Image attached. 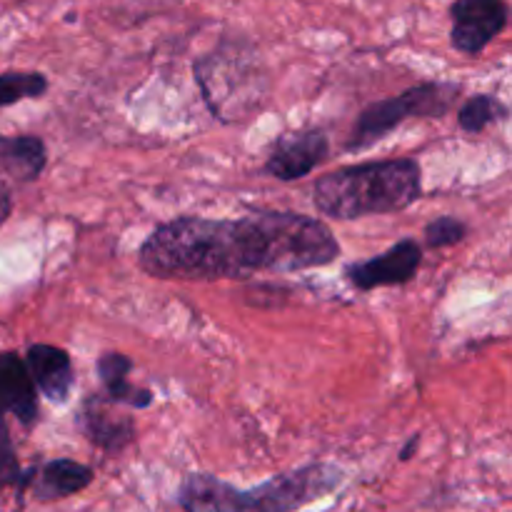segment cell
I'll return each mask as SVG.
<instances>
[{"label": "cell", "instance_id": "11", "mask_svg": "<svg viewBox=\"0 0 512 512\" xmlns=\"http://www.w3.org/2000/svg\"><path fill=\"white\" fill-rule=\"evenodd\" d=\"M23 360L30 378H33L35 390H40L43 398H48L55 405L68 403L70 390L75 385V373L70 355L63 348L45 343L30 345Z\"/></svg>", "mask_w": 512, "mask_h": 512}, {"label": "cell", "instance_id": "7", "mask_svg": "<svg viewBox=\"0 0 512 512\" xmlns=\"http://www.w3.org/2000/svg\"><path fill=\"white\" fill-rule=\"evenodd\" d=\"M420 263H423V248L413 238H403L393 248L380 253L378 258L345 265L343 275L353 288L368 293V290L385 288V285L410 283L418 273Z\"/></svg>", "mask_w": 512, "mask_h": 512}, {"label": "cell", "instance_id": "2", "mask_svg": "<svg viewBox=\"0 0 512 512\" xmlns=\"http://www.w3.org/2000/svg\"><path fill=\"white\" fill-rule=\"evenodd\" d=\"M343 478L338 465L308 463L240 490L210 473H190L178 488V505L185 512H298L338 490Z\"/></svg>", "mask_w": 512, "mask_h": 512}, {"label": "cell", "instance_id": "6", "mask_svg": "<svg viewBox=\"0 0 512 512\" xmlns=\"http://www.w3.org/2000/svg\"><path fill=\"white\" fill-rule=\"evenodd\" d=\"M450 18H453V30H450L453 48L465 55H478L508 25V3L505 0H455L450 5Z\"/></svg>", "mask_w": 512, "mask_h": 512}, {"label": "cell", "instance_id": "14", "mask_svg": "<svg viewBox=\"0 0 512 512\" xmlns=\"http://www.w3.org/2000/svg\"><path fill=\"white\" fill-rule=\"evenodd\" d=\"M48 165V148L38 135L0 133V173L18 183H30Z\"/></svg>", "mask_w": 512, "mask_h": 512}, {"label": "cell", "instance_id": "1", "mask_svg": "<svg viewBox=\"0 0 512 512\" xmlns=\"http://www.w3.org/2000/svg\"><path fill=\"white\" fill-rule=\"evenodd\" d=\"M338 255L340 243L323 220L260 210L238 220L185 215L163 223L140 245L138 263L160 280H238L323 268Z\"/></svg>", "mask_w": 512, "mask_h": 512}, {"label": "cell", "instance_id": "8", "mask_svg": "<svg viewBox=\"0 0 512 512\" xmlns=\"http://www.w3.org/2000/svg\"><path fill=\"white\" fill-rule=\"evenodd\" d=\"M330 158V140L325 130L308 128L298 133H285L275 140L263 170L275 180H300L313 173L320 163Z\"/></svg>", "mask_w": 512, "mask_h": 512}, {"label": "cell", "instance_id": "15", "mask_svg": "<svg viewBox=\"0 0 512 512\" xmlns=\"http://www.w3.org/2000/svg\"><path fill=\"white\" fill-rule=\"evenodd\" d=\"M510 110L498 95L480 93L473 95L470 100H465L463 108L458 110V125L465 130V133L475 135L483 133L490 123H503L508 120Z\"/></svg>", "mask_w": 512, "mask_h": 512}, {"label": "cell", "instance_id": "19", "mask_svg": "<svg viewBox=\"0 0 512 512\" xmlns=\"http://www.w3.org/2000/svg\"><path fill=\"white\" fill-rule=\"evenodd\" d=\"M418 440L420 438H418V435H415V438L410 440V443L403 448V453H400V460H403V463H405V460H410V455L415 453V448H418Z\"/></svg>", "mask_w": 512, "mask_h": 512}, {"label": "cell", "instance_id": "9", "mask_svg": "<svg viewBox=\"0 0 512 512\" xmlns=\"http://www.w3.org/2000/svg\"><path fill=\"white\" fill-rule=\"evenodd\" d=\"M13 415L25 430L38 423V390L18 353H0V425Z\"/></svg>", "mask_w": 512, "mask_h": 512}, {"label": "cell", "instance_id": "13", "mask_svg": "<svg viewBox=\"0 0 512 512\" xmlns=\"http://www.w3.org/2000/svg\"><path fill=\"white\" fill-rule=\"evenodd\" d=\"M98 375L103 383V398L113 405H125L133 410H145L153 405V393L145 388H135L128 380L133 370V360L123 353H103L98 358Z\"/></svg>", "mask_w": 512, "mask_h": 512}, {"label": "cell", "instance_id": "4", "mask_svg": "<svg viewBox=\"0 0 512 512\" xmlns=\"http://www.w3.org/2000/svg\"><path fill=\"white\" fill-rule=\"evenodd\" d=\"M460 93H463V88L458 83L433 80V83L413 85V88L403 90L393 98L370 103L355 120L345 150L360 153V150L388 138L393 130H398L410 118H445L458 103Z\"/></svg>", "mask_w": 512, "mask_h": 512}, {"label": "cell", "instance_id": "3", "mask_svg": "<svg viewBox=\"0 0 512 512\" xmlns=\"http://www.w3.org/2000/svg\"><path fill=\"white\" fill-rule=\"evenodd\" d=\"M423 193V170L415 158L373 160L323 175L313 185V203L333 220L393 215Z\"/></svg>", "mask_w": 512, "mask_h": 512}, {"label": "cell", "instance_id": "16", "mask_svg": "<svg viewBox=\"0 0 512 512\" xmlns=\"http://www.w3.org/2000/svg\"><path fill=\"white\" fill-rule=\"evenodd\" d=\"M45 93H48V78L43 73H30V70L0 73V108L20 100L43 98Z\"/></svg>", "mask_w": 512, "mask_h": 512}, {"label": "cell", "instance_id": "10", "mask_svg": "<svg viewBox=\"0 0 512 512\" xmlns=\"http://www.w3.org/2000/svg\"><path fill=\"white\" fill-rule=\"evenodd\" d=\"M113 408L115 405L108 403L103 395H95V398L85 400L83 410L78 415L80 433L88 438V443H93L95 448L108 455L123 453L135 438L133 420L113 413Z\"/></svg>", "mask_w": 512, "mask_h": 512}, {"label": "cell", "instance_id": "17", "mask_svg": "<svg viewBox=\"0 0 512 512\" xmlns=\"http://www.w3.org/2000/svg\"><path fill=\"white\" fill-rule=\"evenodd\" d=\"M468 235V225L458 220L455 215H440L433 223L425 225V245L433 250L450 248V245L463 243Z\"/></svg>", "mask_w": 512, "mask_h": 512}, {"label": "cell", "instance_id": "5", "mask_svg": "<svg viewBox=\"0 0 512 512\" xmlns=\"http://www.w3.org/2000/svg\"><path fill=\"white\" fill-rule=\"evenodd\" d=\"M193 70L200 90H203L205 103L215 118H245L243 113L255 110V105L263 100L265 78L255 73V65L250 58H240L233 53H210L208 58L198 60Z\"/></svg>", "mask_w": 512, "mask_h": 512}, {"label": "cell", "instance_id": "18", "mask_svg": "<svg viewBox=\"0 0 512 512\" xmlns=\"http://www.w3.org/2000/svg\"><path fill=\"white\" fill-rule=\"evenodd\" d=\"M10 210H13V195H10L8 185L0 180V228H3V223L8 220Z\"/></svg>", "mask_w": 512, "mask_h": 512}, {"label": "cell", "instance_id": "12", "mask_svg": "<svg viewBox=\"0 0 512 512\" xmlns=\"http://www.w3.org/2000/svg\"><path fill=\"white\" fill-rule=\"evenodd\" d=\"M95 473L88 465L78 463L70 458H55L48 460L43 468H33V478H30V493L38 503H58V500L78 495L93 483Z\"/></svg>", "mask_w": 512, "mask_h": 512}]
</instances>
